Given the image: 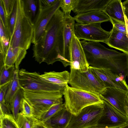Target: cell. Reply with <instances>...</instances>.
I'll return each mask as SVG.
<instances>
[{
	"mask_svg": "<svg viewBox=\"0 0 128 128\" xmlns=\"http://www.w3.org/2000/svg\"><path fill=\"white\" fill-rule=\"evenodd\" d=\"M64 13L60 8L48 24L39 40L33 46V57L39 64H52L56 61L67 66L64 58Z\"/></svg>",
	"mask_w": 128,
	"mask_h": 128,
	"instance_id": "1",
	"label": "cell"
},
{
	"mask_svg": "<svg viewBox=\"0 0 128 128\" xmlns=\"http://www.w3.org/2000/svg\"><path fill=\"white\" fill-rule=\"evenodd\" d=\"M88 62L92 66L109 69L126 80L128 72V55L108 48L98 42L80 41Z\"/></svg>",
	"mask_w": 128,
	"mask_h": 128,
	"instance_id": "2",
	"label": "cell"
},
{
	"mask_svg": "<svg viewBox=\"0 0 128 128\" xmlns=\"http://www.w3.org/2000/svg\"><path fill=\"white\" fill-rule=\"evenodd\" d=\"M65 100V108L73 115L76 116L88 106L102 104L100 95L69 86L67 84L62 91Z\"/></svg>",
	"mask_w": 128,
	"mask_h": 128,
	"instance_id": "3",
	"label": "cell"
},
{
	"mask_svg": "<svg viewBox=\"0 0 128 128\" xmlns=\"http://www.w3.org/2000/svg\"><path fill=\"white\" fill-rule=\"evenodd\" d=\"M33 26L25 15L22 0H16V17L13 35L9 45L12 48L19 47L27 50L32 43Z\"/></svg>",
	"mask_w": 128,
	"mask_h": 128,
	"instance_id": "4",
	"label": "cell"
},
{
	"mask_svg": "<svg viewBox=\"0 0 128 128\" xmlns=\"http://www.w3.org/2000/svg\"><path fill=\"white\" fill-rule=\"evenodd\" d=\"M24 98L33 110V116L37 119L53 105L62 102L61 91H32L24 89Z\"/></svg>",
	"mask_w": 128,
	"mask_h": 128,
	"instance_id": "5",
	"label": "cell"
},
{
	"mask_svg": "<svg viewBox=\"0 0 128 128\" xmlns=\"http://www.w3.org/2000/svg\"><path fill=\"white\" fill-rule=\"evenodd\" d=\"M68 84L71 87L100 95L106 88L104 83L89 68L85 72L70 68Z\"/></svg>",
	"mask_w": 128,
	"mask_h": 128,
	"instance_id": "6",
	"label": "cell"
},
{
	"mask_svg": "<svg viewBox=\"0 0 128 128\" xmlns=\"http://www.w3.org/2000/svg\"><path fill=\"white\" fill-rule=\"evenodd\" d=\"M20 86L23 89L32 91H61L58 86L43 79L36 72H30L24 69L18 71Z\"/></svg>",
	"mask_w": 128,
	"mask_h": 128,
	"instance_id": "7",
	"label": "cell"
},
{
	"mask_svg": "<svg viewBox=\"0 0 128 128\" xmlns=\"http://www.w3.org/2000/svg\"><path fill=\"white\" fill-rule=\"evenodd\" d=\"M102 104L83 108L78 115H73L67 128H90L97 125L102 111Z\"/></svg>",
	"mask_w": 128,
	"mask_h": 128,
	"instance_id": "8",
	"label": "cell"
},
{
	"mask_svg": "<svg viewBox=\"0 0 128 128\" xmlns=\"http://www.w3.org/2000/svg\"><path fill=\"white\" fill-rule=\"evenodd\" d=\"M60 0H57L52 5L45 6L38 0V8L33 23V35L32 43L34 44L40 40L46 26L56 11L60 8Z\"/></svg>",
	"mask_w": 128,
	"mask_h": 128,
	"instance_id": "9",
	"label": "cell"
},
{
	"mask_svg": "<svg viewBox=\"0 0 128 128\" xmlns=\"http://www.w3.org/2000/svg\"><path fill=\"white\" fill-rule=\"evenodd\" d=\"M101 23L98 22L87 24L75 23L74 34L80 40L105 43L109 38L110 31L102 29L101 26Z\"/></svg>",
	"mask_w": 128,
	"mask_h": 128,
	"instance_id": "10",
	"label": "cell"
},
{
	"mask_svg": "<svg viewBox=\"0 0 128 128\" xmlns=\"http://www.w3.org/2000/svg\"><path fill=\"white\" fill-rule=\"evenodd\" d=\"M103 110L98 124L107 128L120 127L128 123V118L112 105L102 100Z\"/></svg>",
	"mask_w": 128,
	"mask_h": 128,
	"instance_id": "11",
	"label": "cell"
},
{
	"mask_svg": "<svg viewBox=\"0 0 128 128\" xmlns=\"http://www.w3.org/2000/svg\"><path fill=\"white\" fill-rule=\"evenodd\" d=\"M93 73L104 84L106 88L119 89L128 92L126 80L109 69L90 66Z\"/></svg>",
	"mask_w": 128,
	"mask_h": 128,
	"instance_id": "12",
	"label": "cell"
},
{
	"mask_svg": "<svg viewBox=\"0 0 128 128\" xmlns=\"http://www.w3.org/2000/svg\"><path fill=\"white\" fill-rule=\"evenodd\" d=\"M70 68L85 72L90 64L86 57L80 41L74 34L72 36L70 53Z\"/></svg>",
	"mask_w": 128,
	"mask_h": 128,
	"instance_id": "13",
	"label": "cell"
},
{
	"mask_svg": "<svg viewBox=\"0 0 128 128\" xmlns=\"http://www.w3.org/2000/svg\"><path fill=\"white\" fill-rule=\"evenodd\" d=\"M127 92L119 89L108 88H106L100 96L102 99L108 102L126 116L124 99Z\"/></svg>",
	"mask_w": 128,
	"mask_h": 128,
	"instance_id": "14",
	"label": "cell"
},
{
	"mask_svg": "<svg viewBox=\"0 0 128 128\" xmlns=\"http://www.w3.org/2000/svg\"><path fill=\"white\" fill-rule=\"evenodd\" d=\"M63 20L64 58L67 66L70 65V53L72 37L75 24L73 17L70 14H64Z\"/></svg>",
	"mask_w": 128,
	"mask_h": 128,
	"instance_id": "15",
	"label": "cell"
},
{
	"mask_svg": "<svg viewBox=\"0 0 128 128\" xmlns=\"http://www.w3.org/2000/svg\"><path fill=\"white\" fill-rule=\"evenodd\" d=\"M105 43L128 55V37L126 33L119 32L113 26L109 38Z\"/></svg>",
	"mask_w": 128,
	"mask_h": 128,
	"instance_id": "16",
	"label": "cell"
},
{
	"mask_svg": "<svg viewBox=\"0 0 128 128\" xmlns=\"http://www.w3.org/2000/svg\"><path fill=\"white\" fill-rule=\"evenodd\" d=\"M73 115L65 108L42 123L49 128H67Z\"/></svg>",
	"mask_w": 128,
	"mask_h": 128,
	"instance_id": "17",
	"label": "cell"
},
{
	"mask_svg": "<svg viewBox=\"0 0 128 128\" xmlns=\"http://www.w3.org/2000/svg\"><path fill=\"white\" fill-rule=\"evenodd\" d=\"M111 0H78L73 12L77 14L95 11H103Z\"/></svg>",
	"mask_w": 128,
	"mask_h": 128,
	"instance_id": "18",
	"label": "cell"
},
{
	"mask_svg": "<svg viewBox=\"0 0 128 128\" xmlns=\"http://www.w3.org/2000/svg\"><path fill=\"white\" fill-rule=\"evenodd\" d=\"M77 23L87 24H90L102 23L110 21V18L103 11L95 10L77 14L73 17Z\"/></svg>",
	"mask_w": 128,
	"mask_h": 128,
	"instance_id": "19",
	"label": "cell"
},
{
	"mask_svg": "<svg viewBox=\"0 0 128 128\" xmlns=\"http://www.w3.org/2000/svg\"><path fill=\"white\" fill-rule=\"evenodd\" d=\"M26 50L19 47L12 48L10 45L6 55L4 66L7 68L14 66L18 70L19 66L26 54Z\"/></svg>",
	"mask_w": 128,
	"mask_h": 128,
	"instance_id": "20",
	"label": "cell"
},
{
	"mask_svg": "<svg viewBox=\"0 0 128 128\" xmlns=\"http://www.w3.org/2000/svg\"><path fill=\"white\" fill-rule=\"evenodd\" d=\"M70 75V72L65 70L61 72H45L41 76L43 79L58 86L62 91L68 83Z\"/></svg>",
	"mask_w": 128,
	"mask_h": 128,
	"instance_id": "21",
	"label": "cell"
},
{
	"mask_svg": "<svg viewBox=\"0 0 128 128\" xmlns=\"http://www.w3.org/2000/svg\"><path fill=\"white\" fill-rule=\"evenodd\" d=\"M103 11L109 17L125 24L124 8L121 0H111Z\"/></svg>",
	"mask_w": 128,
	"mask_h": 128,
	"instance_id": "22",
	"label": "cell"
},
{
	"mask_svg": "<svg viewBox=\"0 0 128 128\" xmlns=\"http://www.w3.org/2000/svg\"><path fill=\"white\" fill-rule=\"evenodd\" d=\"M18 70H16L13 78L8 86L4 98V102L6 104H10L17 92L21 88L18 78Z\"/></svg>",
	"mask_w": 128,
	"mask_h": 128,
	"instance_id": "23",
	"label": "cell"
},
{
	"mask_svg": "<svg viewBox=\"0 0 128 128\" xmlns=\"http://www.w3.org/2000/svg\"><path fill=\"white\" fill-rule=\"evenodd\" d=\"M25 14L31 23L33 25L35 18L38 0H22Z\"/></svg>",
	"mask_w": 128,
	"mask_h": 128,
	"instance_id": "24",
	"label": "cell"
},
{
	"mask_svg": "<svg viewBox=\"0 0 128 128\" xmlns=\"http://www.w3.org/2000/svg\"><path fill=\"white\" fill-rule=\"evenodd\" d=\"M16 121L19 128H32L39 122L34 116H26L21 112L18 114Z\"/></svg>",
	"mask_w": 128,
	"mask_h": 128,
	"instance_id": "25",
	"label": "cell"
},
{
	"mask_svg": "<svg viewBox=\"0 0 128 128\" xmlns=\"http://www.w3.org/2000/svg\"><path fill=\"white\" fill-rule=\"evenodd\" d=\"M23 98L24 90L21 88L17 92L10 104L12 114L16 120L20 112V102Z\"/></svg>",
	"mask_w": 128,
	"mask_h": 128,
	"instance_id": "26",
	"label": "cell"
},
{
	"mask_svg": "<svg viewBox=\"0 0 128 128\" xmlns=\"http://www.w3.org/2000/svg\"><path fill=\"white\" fill-rule=\"evenodd\" d=\"M16 70L15 66L7 68L4 66L0 68V86L10 82L12 80Z\"/></svg>",
	"mask_w": 128,
	"mask_h": 128,
	"instance_id": "27",
	"label": "cell"
},
{
	"mask_svg": "<svg viewBox=\"0 0 128 128\" xmlns=\"http://www.w3.org/2000/svg\"><path fill=\"white\" fill-rule=\"evenodd\" d=\"M65 108L62 102L53 105L47 111L43 114L37 120L39 122H43L50 118L56 113Z\"/></svg>",
	"mask_w": 128,
	"mask_h": 128,
	"instance_id": "28",
	"label": "cell"
},
{
	"mask_svg": "<svg viewBox=\"0 0 128 128\" xmlns=\"http://www.w3.org/2000/svg\"><path fill=\"white\" fill-rule=\"evenodd\" d=\"M0 54L5 57L9 45L10 39L8 37L0 20Z\"/></svg>",
	"mask_w": 128,
	"mask_h": 128,
	"instance_id": "29",
	"label": "cell"
},
{
	"mask_svg": "<svg viewBox=\"0 0 128 128\" xmlns=\"http://www.w3.org/2000/svg\"><path fill=\"white\" fill-rule=\"evenodd\" d=\"M0 128H19L12 114H5L0 117Z\"/></svg>",
	"mask_w": 128,
	"mask_h": 128,
	"instance_id": "30",
	"label": "cell"
},
{
	"mask_svg": "<svg viewBox=\"0 0 128 128\" xmlns=\"http://www.w3.org/2000/svg\"><path fill=\"white\" fill-rule=\"evenodd\" d=\"M78 0H60V6L64 14H70L75 8Z\"/></svg>",
	"mask_w": 128,
	"mask_h": 128,
	"instance_id": "31",
	"label": "cell"
},
{
	"mask_svg": "<svg viewBox=\"0 0 128 128\" xmlns=\"http://www.w3.org/2000/svg\"><path fill=\"white\" fill-rule=\"evenodd\" d=\"M20 110V112L26 116H33L32 108L24 98H23L21 101Z\"/></svg>",
	"mask_w": 128,
	"mask_h": 128,
	"instance_id": "32",
	"label": "cell"
},
{
	"mask_svg": "<svg viewBox=\"0 0 128 128\" xmlns=\"http://www.w3.org/2000/svg\"><path fill=\"white\" fill-rule=\"evenodd\" d=\"M16 0L12 12L8 19V35L10 40L12 37L16 23Z\"/></svg>",
	"mask_w": 128,
	"mask_h": 128,
	"instance_id": "33",
	"label": "cell"
},
{
	"mask_svg": "<svg viewBox=\"0 0 128 128\" xmlns=\"http://www.w3.org/2000/svg\"><path fill=\"white\" fill-rule=\"evenodd\" d=\"M16 0H2L4 12L9 19L13 11Z\"/></svg>",
	"mask_w": 128,
	"mask_h": 128,
	"instance_id": "34",
	"label": "cell"
},
{
	"mask_svg": "<svg viewBox=\"0 0 128 128\" xmlns=\"http://www.w3.org/2000/svg\"><path fill=\"white\" fill-rule=\"evenodd\" d=\"M0 20L1 21L5 31L9 38L8 35V19L6 14L2 0H0Z\"/></svg>",
	"mask_w": 128,
	"mask_h": 128,
	"instance_id": "35",
	"label": "cell"
},
{
	"mask_svg": "<svg viewBox=\"0 0 128 128\" xmlns=\"http://www.w3.org/2000/svg\"><path fill=\"white\" fill-rule=\"evenodd\" d=\"M110 21L112 24L113 27L119 32L126 34L125 24L110 18Z\"/></svg>",
	"mask_w": 128,
	"mask_h": 128,
	"instance_id": "36",
	"label": "cell"
},
{
	"mask_svg": "<svg viewBox=\"0 0 128 128\" xmlns=\"http://www.w3.org/2000/svg\"><path fill=\"white\" fill-rule=\"evenodd\" d=\"M0 117L4 115L12 114L10 105L6 104L5 102L0 104Z\"/></svg>",
	"mask_w": 128,
	"mask_h": 128,
	"instance_id": "37",
	"label": "cell"
},
{
	"mask_svg": "<svg viewBox=\"0 0 128 128\" xmlns=\"http://www.w3.org/2000/svg\"><path fill=\"white\" fill-rule=\"evenodd\" d=\"M9 83L0 86V104L4 102V98Z\"/></svg>",
	"mask_w": 128,
	"mask_h": 128,
	"instance_id": "38",
	"label": "cell"
},
{
	"mask_svg": "<svg viewBox=\"0 0 128 128\" xmlns=\"http://www.w3.org/2000/svg\"><path fill=\"white\" fill-rule=\"evenodd\" d=\"M42 4L45 6H50L53 4L57 0H40Z\"/></svg>",
	"mask_w": 128,
	"mask_h": 128,
	"instance_id": "39",
	"label": "cell"
},
{
	"mask_svg": "<svg viewBox=\"0 0 128 128\" xmlns=\"http://www.w3.org/2000/svg\"><path fill=\"white\" fill-rule=\"evenodd\" d=\"M124 105L126 113V117L128 118V92L126 94L124 99Z\"/></svg>",
	"mask_w": 128,
	"mask_h": 128,
	"instance_id": "40",
	"label": "cell"
},
{
	"mask_svg": "<svg viewBox=\"0 0 128 128\" xmlns=\"http://www.w3.org/2000/svg\"><path fill=\"white\" fill-rule=\"evenodd\" d=\"M32 128H49L42 122H39L36 124Z\"/></svg>",
	"mask_w": 128,
	"mask_h": 128,
	"instance_id": "41",
	"label": "cell"
},
{
	"mask_svg": "<svg viewBox=\"0 0 128 128\" xmlns=\"http://www.w3.org/2000/svg\"><path fill=\"white\" fill-rule=\"evenodd\" d=\"M124 18L125 23L126 26V30L127 36L128 37V21L127 18L124 14Z\"/></svg>",
	"mask_w": 128,
	"mask_h": 128,
	"instance_id": "42",
	"label": "cell"
},
{
	"mask_svg": "<svg viewBox=\"0 0 128 128\" xmlns=\"http://www.w3.org/2000/svg\"><path fill=\"white\" fill-rule=\"evenodd\" d=\"M123 7L128 10V0H126L122 2Z\"/></svg>",
	"mask_w": 128,
	"mask_h": 128,
	"instance_id": "43",
	"label": "cell"
},
{
	"mask_svg": "<svg viewBox=\"0 0 128 128\" xmlns=\"http://www.w3.org/2000/svg\"><path fill=\"white\" fill-rule=\"evenodd\" d=\"M121 127H114V128H107L101 126L100 125L98 124L97 125L90 128H119Z\"/></svg>",
	"mask_w": 128,
	"mask_h": 128,
	"instance_id": "44",
	"label": "cell"
},
{
	"mask_svg": "<svg viewBox=\"0 0 128 128\" xmlns=\"http://www.w3.org/2000/svg\"><path fill=\"white\" fill-rule=\"evenodd\" d=\"M124 14L125 16H126L128 21V10L125 9L124 8Z\"/></svg>",
	"mask_w": 128,
	"mask_h": 128,
	"instance_id": "45",
	"label": "cell"
},
{
	"mask_svg": "<svg viewBox=\"0 0 128 128\" xmlns=\"http://www.w3.org/2000/svg\"><path fill=\"white\" fill-rule=\"evenodd\" d=\"M119 128H128V123L126 125L120 127Z\"/></svg>",
	"mask_w": 128,
	"mask_h": 128,
	"instance_id": "46",
	"label": "cell"
},
{
	"mask_svg": "<svg viewBox=\"0 0 128 128\" xmlns=\"http://www.w3.org/2000/svg\"><path fill=\"white\" fill-rule=\"evenodd\" d=\"M127 76L128 78V75Z\"/></svg>",
	"mask_w": 128,
	"mask_h": 128,
	"instance_id": "47",
	"label": "cell"
}]
</instances>
